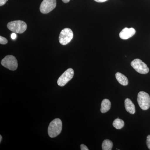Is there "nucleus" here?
<instances>
[{
	"label": "nucleus",
	"instance_id": "obj_1",
	"mask_svg": "<svg viewBox=\"0 0 150 150\" xmlns=\"http://www.w3.org/2000/svg\"><path fill=\"white\" fill-rule=\"evenodd\" d=\"M62 122L59 118H56L51 121L48 127V134L51 138H55L62 132Z\"/></svg>",
	"mask_w": 150,
	"mask_h": 150
},
{
	"label": "nucleus",
	"instance_id": "obj_2",
	"mask_svg": "<svg viewBox=\"0 0 150 150\" xmlns=\"http://www.w3.org/2000/svg\"><path fill=\"white\" fill-rule=\"evenodd\" d=\"M8 28L15 33H22L27 29V25L25 22L18 20L10 22L7 24Z\"/></svg>",
	"mask_w": 150,
	"mask_h": 150
},
{
	"label": "nucleus",
	"instance_id": "obj_3",
	"mask_svg": "<svg viewBox=\"0 0 150 150\" xmlns=\"http://www.w3.org/2000/svg\"><path fill=\"white\" fill-rule=\"evenodd\" d=\"M137 101L140 108L143 110H147L150 107V97L144 91H140L138 93Z\"/></svg>",
	"mask_w": 150,
	"mask_h": 150
},
{
	"label": "nucleus",
	"instance_id": "obj_4",
	"mask_svg": "<svg viewBox=\"0 0 150 150\" xmlns=\"http://www.w3.org/2000/svg\"><path fill=\"white\" fill-rule=\"evenodd\" d=\"M1 64L3 67L11 71L16 70L18 66L16 58L12 55H8L4 57L2 60Z\"/></svg>",
	"mask_w": 150,
	"mask_h": 150
},
{
	"label": "nucleus",
	"instance_id": "obj_5",
	"mask_svg": "<svg viewBox=\"0 0 150 150\" xmlns=\"http://www.w3.org/2000/svg\"><path fill=\"white\" fill-rule=\"evenodd\" d=\"M74 37V34L71 29L65 28L62 30L59 36V41L62 45H66L71 42Z\"/></svg>",
	"mask_w": 150,
	"mask_h": 150
},
{
	"label": "nucleus",
	"instance_id": "obj_6",
	"mask_svg": "<svg viewBox=\"0 0 150 150\" xmlns=\"http://www.w3.org/2000/svg\"><path fill=\"white\" fill-rule=\"evenodd\" d=\"M131 67L136 70L137 72L143 74H148L149 69L147 66L139 59H135L131 62Z\"/></svg>",
	"mask_w": 150,
	"mask_h": 150
},
{
	"label": "nucleus",
	"instance_id": "obj_7",
	"mask_svg": "<svg viewBox=\"0 0 150 150\" xmlns=\"http://www.w3.org/2000/svg\"><path fill=\"white\" fill-rule=\"evenodd\" d=\"M74 76V71L73 69L70 68L62 74V76L58 79L57 83L60 86H64L72 79Z\"/></svg>",
	"mask_w": 150,
	"mask_h": 150
},
{
	"label": "nucleus",
	"instance_id": "obj_8",
	"mask_svg": "<svg viewBox=\"0 0 150 150\" xmlns=\"http://www.w3.org/2000/svg\"><path fill=\"white\" fill-rule=\"evenodd\" d=\"M56 6V0H43L40 7V12L43 14L49 13Z\"/></svg>",
	"mask_w": 150,
	"mask_h": 150
},
{
	"label": "nucleus",
	"instance_id": "obj_9",
	"mask_svg": "<svg viewBox=\"0 0 150 150\" xmlns=\"http://www.w3.org/2000/svg\"><path fill=\"white\" fill-rule=\"evenodd\" d=\"M136 32V30L133 28H125L120 33L119 36L121 39L126 40L132 37Z\"/></svg>",
	"mask_w": 150,
	"mask_h": 150
},
{
	"label": "nucleus",
	"instance_id": "obj_10",
	"mask_svg": "<svg viewBox=\"0 0 150 150\" xmlns=\"http://www.w3.org/2000/svg\"><path fill=\"white\" fill-rule=\"evenodd\" d=\"M125 107L126 111L131 114H134L136 112L135 105L129 98L125 100Z\"/></svg>",
	"mask_w": 150,
	"mask_h": 150
},
{
	"label": "nucleus",
	"instance_id": "obj_11",
	"mask_svg": "<svg viewBox=\"0 0 150 150\" xmlns=\"http://www.w3.org/2000/svg\"><path fill=\"white\" fill-rule=\"evenodd\" d=\"M115 77L118 82L123 86H127L129 84V81L126 76L119 72L115 74Z\"/></svg>",
	"mask_w": 150,
	"mask_h": 150
},
{
	"label": "nucleus",
	"instance_id": "obj_12",
	"mask_svg": "<svg viewBox=\"0 0 150 150\" xmlns=\"http://www.w3.org/2000/svg\"><path fill=\"white\" fill-rule=\"evenodd\" d=\"M111 107V103L110 100L108 99L103 100L101 104L100 111L102 113H105L110 110Z\"/></svg>",
	"mask_w": 150,
	"mask_h": 150
},
{
	"label": "nucleus",
	"instance_id": "obj_13",
	"mask_svg": "<svg viewBox=\"0 0 150 150\" xmlns=\"http://www.w3.org/2000/svg\"><path fill=\"white\" fill-rule=\"evenodd\" d=\"M113 144L110 140L108 139L105 140L103 142L102 144V150H112Z\"/></svg>",
	"mask_w": 150,
	"mask_h": 150
},
{
	"label": "nucleus",
	"instance_id": "obj_14",
	"mask_svg": "<svg viewBox=\"0 0 150 150\" xmlns=\"http://www.w3.org/2000/svg\"><path fill=\"white\" fill-rule=\"evenodd\" d=\"M112 125L115 129H122L124 126V122L123 120L118 118L114 120L112 123Z\"/></svg>",
	"mask_w": 150,
	"mask_h": 150
},
{
	"label": "nucleus",
	"instance_id": "obj_15",
	"mask_svg": "<svg viewBox=\"0 0 150 150\" xmlns=\"http://www.w3.org/2000/svg\"><path fill=\"white\" fill-rule=\"evenodd\" d=\"M8 43V40L5 38L0 36V43L1 44H6Z\"/></svg>",
	"mask_w": 150,
	"mask_h": 150
},
{
	"label": "nucleus",
	"instance_id": "obj_16",
	"mask_svg": "<svg viewBox=\"0 0 150 150\" xmlns=\"http://www.w3.org/2000/svg\"><path fill=\"white\" fill-rule=\"evenodd\" d=\"M146 145L148 149L150 150V135H148L147 137Z\"/></svg>",
	"mask_w": 150,
	"mask_h": 150
},
{
	"label": "nucleus",
	"instance_id": "obj_17",
	"mask_svg": "<svg viewBox=\"0 0 150 150\" xmlns=\"http://www.w3.org/2000/svg\"><path fill=\"white\" fill-rule=\"evenodd\" d=\"M81 150H88L89 149L86 145L84 144H81Z\"/></svg>",
	"mask_w": 150,
	"mask_h": 150
},
{
	"label": "nucleus",
	"instance_id": "obj_18",
	"mask_svg": "<svg viewBox=\"0 0 150 150\" xmlns=\"http://www.w3.org/2000/svg\"><path fill=\"white\" fill-rule=\"evenodd\" d=\"M7 0H0V6H4V5L5 4Z\"/></svg>",
	"mask_w": 150,
	"mask_h": 150
},
{
	"label": "nucleus",
	"instance_id": "obj_19",
	"mask_svg": "<svg viewBox=\"0 0 150 150\" xmlns=\"http://www.w3.org/2000/svg\"><path fill=\"white\" fill-rule=\"evenodd\" d=\"M11 37L12 39L14 40V39H15L16 38V35L15 34V33H13L12 34H11Z\"/></svg>",
	"mask_w": 150,
	"mask_h": 150
},
{
	"label": "nucleus",
	"instance_id": "obj_20",
	"mask_svg": "<svg viewBox=\"0 0 150 150\" xmlns=\"http://www.w3.org/2000/svg\"><path fill=\"white\" fill-rule=\"evenodd\" d=\"M94 1H95L97 2L103 3L106 1L108 0H94Z\"/></svg>",
	"mask_w": 150,
	"mask_h": 150
},
{
	"label": "nucleus",
	"instance_id": "obj_21",
	"mask_svg": "<svg viewBox=\"0 0 150 150\" xmlns=\"http://www.w3.org/2000/svg\"><path fill=\"white\" fill-rule=\"evenodd\" d=\"M62 1L64 3H68L70 1V0H62Z\"/></svg>",
	"mask_w": 150,
	"mask_h": 150
},
{
	"label": "nucleus",
	"instance_id": "obj_22",
	"mask_svg": "<svg viewBox=\"0 0 150 150\" xmlns=\"http://www.w3.org/2000/svg\"><path fill=\"white\" fill-rule=\"evenodd\" d=\"M2 139V137L1 135L0 136V143L1 142Z\"/></svg>",
	"mask_w": 150,
	"mask_h": 150
}]
</instances>
